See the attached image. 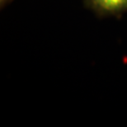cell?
<instances>
[{"mask_svg":"<svg viewBox=\"0 0 127 127\" xmlns=\"http://www.w3.org/2000/svg\"><path fill=\"white\" fill-rule=\"evenodd\" d=\"M84 2L100 15H118L127 12V0H84Z\"/></svg>","mask_w":127,"mask_h":127,"instance_id":"obj_1","label":"cell"},{"mask_svg":"<svg viewBox=\"0 0 127 127\" xmlns=\"http://www.w3.org/2000/svg\"><path fill=\"white\" fill-rule=\"evenodd\" d=\"M11 1H12V0H0V7L2 8V7L6 6V5L7 3H9Z\"/></svg>","mask_w":127,"mask_h":127,"instance_id":"obj_2","label":"cell"}]
</instances>
